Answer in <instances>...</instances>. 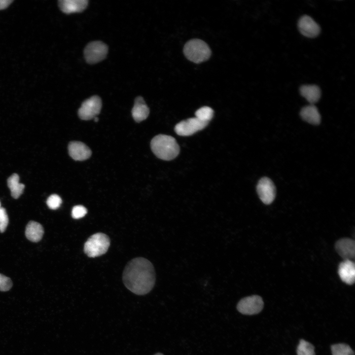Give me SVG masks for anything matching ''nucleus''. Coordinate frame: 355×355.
<instances>
[{"mask_svg": "<svg viewBox=\"0 0 355 355\" xmlns=\"http://www.w3.org/2000/svg\"><path fill=\"white\" fill-rule=\"evenodd\" d=\"M125 286L133 293L144 295L153 287L155 273L152 264L143 257H136L129 261L122 275Z\"/></svg>", "mask_w": 355, "mask_h": 355, "instance_id": "nucleus-1", "label": "nucleus"}, {"mask_svg": "<svg viewBox=\"0 0 355 355\" xmlns=\"http://www.w3.org/2000/svg\"><path fill=\"white\" fill-rule=\"evenodd\" d=\"M151 148L153 153L164 160H171L179 152V147L176 140L172 136L160 134L151 140Z\"/></svg>", "mask_w": 355, "mask_h": 355, "instance_id": "nucleus-2", "label": "nucleus"}, {"mask_svg": "<svg viewBox=\"0 0 355 355\" xmlns=\"http://www.w3.org/2000/svg\"><path fill=\"white\" fill-rule=\"evenodd\" d=\"M183 53L189 61L195 63H200L209 59L211 50L205 42L196 38L192 39L185 44Z\"/></svg>", "mask_w": 355, "mask_h": 355, "instance_id": "nucleus-3", "label": "nucleus"}, {"mask_svg": "<svg viewBox=\"0 0 355 355\" xmlns=\"http://www.w3.org/2000/svg\"><path fill=\"white\" fill-rule=\"evenodd\" d=\"M110 246V239L103 233H97L91 236L84 244V251L89 257H95L104 254Z\"/></svg>", "mask_w": 355, "mask_h": 355, "instance_id": "nucleus-4", "label": "nucleus"}, {"mask_svg": "<svg viewBox=\"0 0 355 355\" xmlns=\"http://www.w3.org/2000/svg\"><path fill=\"white\" fill-rule=\"evenodd\" d=\"M107 52L108 47L105 43L101 41H94L86 46L84 55L88 64H94L103 60Z\"/></svg>", "mask_w": 355, "mask_h": 355, "instance_id": "nucleus-5", "label": "nucleus"}, {"mask_svg": "<svg viewBox=\"0 0 355 355\" xmlns=\"http://www.w3.org/2000/svg\"><path fill=\"white\" fill-rule=\"evenodd\" d=\"M102 106L101 98L98 96H93L82 103L78 111V116L84 120L94 118L100 113Z\"/></svg>", "mask_w": 355, "mask_h": 355, "instance_id": "nucleus-6", "label": "nucleus"}, {"mask_svg": "<svg viewBox=\"0 0 355 355\" xmlns=\"http://www.w3.org/2000/svg\"><path fill=\"white\" fill-rule=\"evenodd\" d=\"M262 298L258 295H251L242 299L238 303L237 308L244 315H254L259 313L263 308Z\"/></svg>", "mask_w": 355, "mask_h": 355, "instance_id": "nucleus-7", "label": "nucleus"}, {"mask_svg": "<svg viewBox=\"0 0 355 355\" xmlns=\"http://www.w3.org/2000/svg\"><path fill=\"white\" fill-rule=\"evenodd\" d=\"M208 124L195 117L181 121L178 123L175 126V131L179 136H188L204 129Z\"/></svg>", "mask_w": 355, "mask_h": 355, "instance_id": "nucleus-8", "label": "nucleus"}, {"mask_svg": "<svg viewBox=\"0 0 355 355\" xmlns=\"http://www.w3.org/2000/svg\"><path fill=\"white\" fill-rule=\"evenodd\" d=\"M257 192L262 202L266 204H271L276 196V189L272 180L268 178H261L257 185Z\"/></svg>", "mask_w": 355, "mask_h": 355, "instance_id": "nucleus-9", "label": "nucleus"}, {"mask_svg": "<svg viewBox=\"0 0 355 355\" xmlns=\"http://www.w3.org/2000/svg\"><path fill=\"white\" fill-rule=\"evenodd\" d=\"M298 27L300 32L305 36L314 38L320 33L319 25L310 16L304 15L299 20Z\"/></svg>", "mask_w": 355, "mask_h": 355, "instance_id": "nucleus-10", "label": "nucleus"}, {"mask_svg": "<svg viewBox=\"0 0 355 355\" xmlns=\"http://www.w3.org/2000/svg\"><path fill=\"white\" fill-rule=\"evenodd\" d=\"M70 156L76 161H83L88 159L91 155V149L81 142L73 141L68 145Z\"/></svg>", "mask_w": 355, "mask_h": 355, "instance_id": "nucleus-11", "label": "nucleus"}, {"mask_svg": "<svg viewBox=\"0 0 355 355\" xmlns=\"http://www.w3.org/2000/svg\"><path fill=\"white\" fill-rule=\"evenodd\" d=\"M335 248L338 254L344 260H352L355 257V243L350 239H342L335 244Z\"/></svg>", "mask_w": 355, "mask_h": 355, "instance_id": "nucleus-12", "label": "nucleus"}, {"mask_svg": "<svg viewBox=\"0 0 355 355\" xmlns=\"http://www.w3.org/2000/svg\"><path fill=\"white\" fill-rule=\"evenodd\" d=\"M339 275L343 282L348 284H353L355 280V266L352 260H344L338 268Z\"/></svg>", "mask_w": 355, "mask_h": 355, "instance_id": "nucleus-13", "label": "nucleus"}, {"mask_svg": "<svg viewBox=\"0 0 355 355\" xmlns=\"http://www.w3.org/2000/svg\"><path fill=\"white\" fill-rule=\"evenodd\" d=\"M60 9L66 14L81 12L87 6V0H60L58 1Z\"/></svg>", "mask_w": 355, "mask_h": 355, "instance_id": "nucleus-14", "label": "nucleus"}, {"mask_svg": "<svg viewBox=\"0 0 355 355\" xmlns=\"http://www.w3.org/2000/svg\"><path fill=\"white\" fill-rule=\"evenodd\" d=\"M149 113V109L143 99L141 96L137 97L132 109V115L134 119L140 122L147 118Z\"/></svg>", "mask_w": 355, "mask_h": 355, "instance_id": "nucleus-15", "label": "nucleus"}, {"mask_svg": "<svg viewBox=\"0 0 355 355\" xmlns=\"http://www.w3.org/2000/svg\"><path fill=\"white\" fill-rule=\"evenodd\" d=\"M44 233L42 225L36 221H31L26 226L25 235L27 238L33 242H37L42 238Z\"/></svg>", "mask_w": 355, "mask_h": 355, "instance_id": "nucleus-16", "label": "nucleus"}, {"mask_svg": "<svg viewBox=\"0 0 355 355\" xmlns=\"http://www.w3.org/2000/svg\"><path fill=\"white\" fill-rule=\"evenodd\" d=\"M300 93L311 104L314 105L320 99L321 91L316 85H304L300 88Z\"/></svg>", "mask_w": 355, "mask_h": 355, "instance_id": "nucleus-17", "label": "nucleus"}, {"mask_svg": "<svg viewBox=\"0 0 355 355\" xmlns=\"http://www.w3.org/2000/svg\"><path fill=\"white\" fill-rule=\"evenodd\" d=\"M300 115L303 120L312 124L317 125L320 122L318 109L312 104L303 107L301 110Z\"/></svg>", "mask_w": 355, "mask_h": 355, "instance_id": "nucleus-18", "label": "nucleus"}, {"mask_svg": "<svg viewBox=\"0 0 355 355\" xmlns=\"http://www.w3.org/2000/svg\"><path fill=\"white\" fill-rule=\"evenodd\" d=\"M7 185L11 191V196L17 199L22 194L25 185L19 182V177L16 174L12 175L7 179Z\"/></svg>", "mask_w": 355, "mask_h": 355, "instance_id": "nucleus-19", "label": "nucleus"}, {"mask_svg": "<svg viewBox=\"0 0 355 355\" xmlns=\"http://www.w3.org/2000/svg\"><path fill=\"white\" fill-rule=\"evenodd\" d=\"M195 114L198 119L209 124L213 116V110L209 106H203L197 110Z\"/></svg>", "mask_w": 355, "mask_h": 355, "instance_id": "nucleus-20", "label": "nucleus"}, {"mask_svg": "<svg viewBox=\"0 0 355 355\" xmlns=\"http://www.w3.org/2000/svg\"><path fill=\"white\" fill-rule=\"evenodd\" d=\"M297 355H315L314 347L309 342L301 340L297 348Z\"/></svg>", "mask_w": 355, "mask_h": 355, "instance_id": "nucleus-21", "label": "nucleus"}, {"mask_svg": "<svg viewBox=\"0 0 355 355\" xmlns=\"http://www.w3.org/2000/svg\"><path fill=\"white\" fill-rule=\"evenodd\" d=\"M332 355H354L351 348L345 344L333 345L331 347Z\"/></svg>", "mask_w": 355, "mask_h": 355, "instance_id": "nucleus-22", "label": "nucleus"}, {"mask_svg": "<svg viewBox=\"0 0 355 355\" xmlns=\"http://www.w3.org/2000/svg\"><path fill=\"white\" fill-rule=\"evenodd\" d=\"M62 202V199L59 195L57 194H52L48 197L46 203L48 207L50 209L56 210L59 208Z\"/></svg>", "mask_w": 355, "mask_h": 355, "instance_id": "nucleus-23", "label": "nucleus"}, {"mask_svg": "<svg viewBox=\"0 0 355 355\" xmlns=\"http://www.w3.org/2000/svg\"><path fill=\"white\" fill-rule=\"evenodd\" d=\"M87 213L86 208L81 205H77L73 207L71 211L72 217L74 219L83 217Z\"/></svg>", "mask_w": 355, "mask_h": 355, "instance_id": "nucleus-24", "label": "nucleus"}, {"mask_svg": "<svg viewBox=\"0 0 355 355\" xmlns=\"http://www.w3.org/2000/svg\"><path fill=\"white\" fill-rule=\"evenodd\" d=\"M8 224V217L5 209L1 207L0 209V232L5 231Z\"/></svg>", "mask_w": 355, "mask_h": 355, "instance_id": "nucleus-25", "label": "nucleus"}, {"mask_svg": "<svg viewBox=\"0 0 355 355\" xmlns=\"http://www.w3.org/2000/svg\"><path fill=\"white\" fill-rule=\"evenodd\" d=\"M12 286V283L11 279L0 274V290L6 291L9 290Z\"/></svg>", "mask_w": 355, "mask_h": 355, "instance_id": "nucleus-26", "label": "nucleus"}, {"mask_svg": "<svg viewBox=\"0 0 355 355\" xmlns=\"http://www.w3.org/2000/svg\"><path fill=\"white\" fill-rule=\"evenodd\" d=\"M12 1L11 0H0V9L5 8Z\"/></svg>", "mask_w": 355, "mask_h": 355, "instance_id": "nucleus-27", "label": "nucleus"}, {"mask_svg": "<svg viewBox=\"0 0 355 355\" xmlns=\"http://www.w3.org/2000/svg\"><path fill=\"white\" fill-rule=\"evenodd\" d=\"M94 120L95 122H97L99 120V119L97 117H95L94 118Z\"/></svg>", "mask_w": 355, "mask_h": 355, "instance_id": "nucleus-28", "label": "nucleus"}, {"mask_svg": "<svg viewBox=\"0 0 355 355\" xmlns=\"http://www.w3.org/2000/svg\"><path fill=\"white\" fill-rule=\"evenodd\" d=\"M154 355H163L162 354H161V353H157V354H156Z\"/></svg>", "mask_w": 355, "mask_h": 355, "instance_id": "nucleus-29", "label": "nucleus"}, {"mask_svg": "<svg viewBox=\"0 0 355 355\" xmlns=\"http://www.w3.org/2000/svg\"><path fill=\"white\" fill-rule=\"evenodd\" d=\"M0 208H1V206H0Z\"/></svg>", "mask_w": 355, "mask_h": 355, "instance_id": "nucleus-30", "label": "nucleus"}]
</instances>
